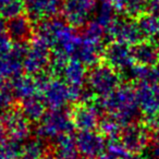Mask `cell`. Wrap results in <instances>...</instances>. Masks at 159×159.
I'll return each instance as SVG.
<instances>
[{"label":"cell","instance_id":"obj_1","mask_svg":"<svg viewBox=\"0 0 159 159\" xmlns=\"http://www.w3.org/2000/svg\"><path fill=\"white\" fill-rule=\"evenodd\" d=\"M102 111L108 112V116L115 118L122 126L135 122L139 116L136 91L130 85L119 86L111 94L94 100Z\"/></svg>","mask_w":159,"mask_h":159},{"label":"cell","instance_id":"obj_2","mask_svg":"<svg viewBox=\"0 0 159 159\" xmlns=\"http://www.w3.org/2000/svg\"><path fill=\"white\" fill-rule=\"evenodd\" d=\"M73 128L72 115L64 109H50L39 121L36 132L40 139L55 141L62 135L70 134Z\"/></svg>","mask_w":159,"mask_h":159},{"label":"cell","instance_id":"obj_3","mask_svg":"<svg viewBox=\"0 0 159 159\" xmlns=\"http://www.w3.org/2000/svg\"><path fill=\"white\" fill-rule=\"evenodd\" d=\"M121 75L109 64H96L87 74L89 86L98 97L111 94L119 87Z\"/></svg>","mask_w":159,"mask_h":159},{"label":"cell","instance_id":"obj_4","mask_svg":"<svg viewBox=\"0 0 159 159\" xmlns=\"http://www.w3.org/2000/svg\"><path fill=\"white\" fill-rule=\"evenodd\" d=\"M29 46L26 43L13 44L8 52L0 55V81L19 76L24 70V59Z\"/></svg>","mask_w":159,"mask_h":159},{"label":"cell","instance_id":"obj_5","mask_svg":"<svg viewBox=\"0 0 159 159\" xmlns=\"http://www.w3.org/2000/svg\"><path fill=\"white\" fill-rule=\"evenodd\" d=\"M49 48L50 46L42 38L36 37L32 40L24 59V70L27 74L36 75L46 70L51 60Z\"/></svg>","mask_w":159,"mask_h":159},{"label":"cell","instance_id":"obj_6","mask_svg":"<svg viewBox=\"0 0 159 159\" xmlns=\"http://www.w3.org/2000/svg\"><path fill=\"white\" fill-rule=\"evenodd\" d=\"M96 0H63L61 11L68 24L72 27H83L93 14Z\"/></svg>","mask_w":159,"mask_h":159},{"label":"cell","instance_id":"obj_7","mask_svg":"<svg viewBox=\"0 0 159 159\" xmlns=\"http://www.w3.org/2000/svg\"><path fill=\"white\" fill-rule=\"evenodd\" d=\"M43 100L50 109H64L68 104H72L71 87L63 80L51 79L42 89Z\"/></svg>","mask_w":159,"mask_h":159},{"label":"cell","instance_id":"obj_8","mask_svg":"<svg viewBox=\"0 0 159 159\" xmlns=\"http://www.w3.org/2000/svg\"><path fill=\"white\" fill-rule=\"evenodd\" d=\"M150 133L148 126L137 122L124 126L120 134V139L130 154L139 155L148 147L150 142Z\"/></svg>","mask_w":159,"mask_h":159},{"label":"cell","instance_id":"obj_9","mask_svg":"<svg viewBox=\"0 0 159 159\" xmlns=\"http://www.w3.org/2000/svg\"><path fill=\"white\" fill-rule=\"evenodd\" d=\"M107 33L113 42L123 43L129 46L137 44L144 37L137 21L135 22L126 18L116 19L115 22L107 29Z\"/></svg>","mask_w":159,"mask_h":159},{"label":"cell","instance_id":"obj_10","mask_svg":"<svg viewBox=\"0 0 159 159\" xmlns=\"http://www.w3.org/2000/svg\"><path fill=\"white\" fill-rule=\"evenodd\" d=\"M2 125L9 139L22 143L29 139L31 135V121L25 117L21 110L10 109L5 112Z\"/></svg>","mask_w":159,"mask_h":159},{"label":"cell","instance_id":"obj_11","mask_svg":"<svg viewBox=\"0 0 159 159\" xmlns=\"http://www.w3.org/2000/svg\"><path fill=\"white\" fill-rule=\"evenodd\" d=\"M75 142L79 152L86 159L99 157L107 146L104 135L95 131H80L75 136Z\"/></svg>","mask_w":159,"mask_h":159},{"label":"cell","instance_id":"obj_12","mask_svg":"<svg viewBox=\"0 0 159 159\" xmlns=\"http://www.w3.org/2000/svg\"><path fill=\"white\" fill-rule=\"evenodd\" d=\"M100 110L94 102H82L72 111L74 128L80 131H94L100 123Z\"/></svg>","mask_w":159,"mask_h":159},{"label":"cell","instance_id":"obj_13","mask_svg":"<svg viewBox=\"0 0 159 159\" xmlns=\"http://www.w3.org/2000/svg\"><path fill=\"white\" fill-rule=\"evenodd\" d=\"M104 58L107 64L120 73L135 63L132 55V47L123 43L113 42L104 49Z\"/></svg>","mask_w":159,"mask_h":159},{"label":"cell","instance_id":"obj_14","mask_svg":"<svg viewBox=\"0 0 159 159\" xmlns=\"http://www.w3.org/2000/svg\"><path fill=\"white\" fill-rule=\"evenodd\" d=\"M136 91L139 110L146 119L159 113V89L150 82L139 83Z\"/></svg>","mask_w":159,"mask_h":159},{"label":"cell","instance_id":"obj_15","mask_svg":"<svg viewBox=\"0 0 159 159\" xmlns=\"http://www.w3.org/2000/svg\"><path fill=\"white\" fill-rule=\"evenodd\" d=\"M102 53H104V48L102 43L86 39L82 36L77 42L72 59L82 62L84 66H94L99 61Z\"/></svg>","mask_w":159,"mask_h":159},{"label":"cell","instance_id":"obj_16","mask_svg":"<svg viewBox=\"0 0 159 159\" xmlns=\"http://www.w3.org/2000/svg\"><path fill=\"white\" fill-rule=\"evenodd\" d=\"M31 19L23 14L9 19L6 23V34L13 44L27 43L33 34Z\"/></svg>","mask_w":159,"mask_h":159},{"label":"cell","instance_id":"obj_17","mask_svg":"<svg viewBox=\"0 0 159 159\" xmlns=\"http://www.w3.org/2000/svg\"><path fill=\"white\" fill-rule=\"evenodd\" d=\"M134 62L147 68L159 64V47L152 40H141L132 46Z\"/></svg>","mask_w":159,"mask_h":159},{"label":"cell","instance_id":"obj_18","mask_svg":"<svg viewBox=\"0 0 159 159\" xmlns=\"http://www.w3.org/2000/svg\"><path fill=\"white\" fill-rule=\"evenodd\" d=\"M61 0H30L25 3L29 18L34 21L52 18L61 9Z\"/></svg>","mask_w":159,"mask_h":159},{"label":"cell","instance_id":"obj_19","mask_svg":"<svg viewBox=\"0 0 159 159\" xmlns=\"http://www.w3.org/2000/svg\"><path fill=\"white\" fill-rule=\"evenodd\" d=\"M10 85L16 99L21 102L37 95V92L39 91L35 77H32L31 75H19L12 80V83Z\"/></svg>","mask_w":159,"mask_h":159},{"label":"cell","instance_id":"obj_20","mask_svg":"<svg viewBox=\"0 0 159 159\" xmlns=\"http://www.w3.org/2000/svg\"><path fill=\"white\" fill-rule=\"evenodd\" d=\"M85 66H84L82 62L75 59L69 60L64 66L60 76H62V80L66 84L73 85V86H83L87 79Z\"/></svg>","mask_w":159,"mask_h":159},{"label":"cell","instance_id":"obj_21","mask_svg":"<svg viewBox=\"0 0 159 159\" xmlns=\"http://www.w3.org/2000/svg\"><path fill=\"white\" fill-rule=\"evenodd\" d=\"M53 144V155L57 159H79L75 137L71 134H66L56 139Z\"/></svg>","mask_w":159,"mask_h":159},{"label":"cell","instance_id":"obj_22","mask_svg":"<svg viewBox=\"0 0 159 159\" xmlns=\"http://www.w3.org/2000/svg\"><path fill=\"white\" fill-rule=\"evenodd\" d=\"M117 8L111 0H100L99 2H96L94 8L93 16L94 20L108 29L117 19Z\"/></svg>","mask_w":159,"mask_h":159},{"label":"cell","instance_id":"obj_23","mask_svg":"<svg viewBox=\"0 0 159 159\" xmlns=\"http://www.w3.org/2000/svg\"><path fill=\"white\" fill-rule=\"evenodd\" d=\"M46 107L47 106L45 105L43 98L35 95L27 99L22 100L20 110L31 122H38L42 120V118L46 113L45 111Z\"/></svg>","mask_w":159,"mask_h":159},{"label":"cell","instance_id":"obj_24","mask_svg":"<svg viewBox=\"0 0 159 159\" xmlns=\"http://www.w3.org/2000/svg\"><path fill=\"white\" fill-rule=\"evenodd\" d=\"M46 152V146L43 139H27L22 146L21 155L19 159H43Z\"/></svg>","mask_w":159,"mask_h":159},{"label":"cell","instance_id":"obj_25","mask_svg":"<svg viewBox=\"0 0 159 159\" xmlns=\"http://www.w3.org/2000/svg\"><path fill=\"white\" fill-rule=\"evenodd\" d=\"M137 24L144 37L154 40L159 36V19L150 13L142 14L139 16Z\"/></svg>","mask_w":159,"mask_h":159},{"label":"cell","instance_id":"obj_26","mask_svg":"<svg viewBox=\"0 0 159 159\" xmlns=\"http://www.w3.org/2000/svg\"><path fill=\"white\" fill-rule=\"evenodd\" d=\"M113 3L118 10H122L129 16L135 18L142 16L147 9L148 0H115Z\"/></svg>","mask_w":159,"mask_h":159},{"label":"cell","instance_id":"obj_27","mask_svg":"<svg viewBox=\"0 0 159 159\" xmlns=\"http://www.w3.org/2000/svg\"><path fill=\"white\" fill-rule=\"evenodd\" d=\"M100 133L109 139H118L122 132V125L111 116L104 118L99 123Z\"/></svg>","mask_w":159,"mask_h":159},{"label":"cell","instance_id":"obj_28","mask_svg":"<svg viewBox=\"0 0 159 159\" xmlns=\"http://www.w3.org/2000/svg\"><path fill=\"white\" fill-rule=\"evenodd\" d=\"M83 27H84L83 29V37L86 38V39L102 43V40L106 36L107 29L98 22H96L95 20L91 21V22L89 21Z\"/></svg>","mask_w":159,"mask_h":159},{"label":"cell","instance_id":"obj_29","mask_svg":"<svg viewBox=\"0 0 159 159\" xmlns=\"http://www.w3.org/2000/svg\"><path fill=\"white\" fill-rule=\"evenodd\" d=\"M22 146L21 143L12 139L0 142V159H19Z\"/></svg>","mask_w":159,"mask_h":159},{"label":"cell","instance_id":"obj_30","mask_svg":"<svg viewBox=\"0 0 159 159\" xmlns=\"http://www.w3.org/2000/svg\"><path fill=\"white\" fill-rule=\"evenodd\" d=\"M106 154H108L113 159H128L131 155L121 142V139H109L106 146Z\"/></svg>","mask_w":159,"mask_h":159},{"label":"cell","instance_id":"obj_31","mask_svg":"<svg viewBox=\"0 0 159 159\" xmlns=\"http://www.w3.org/2000/svg\"><path fill=\"white\" fill-rule=\"evenodd\" d=\"M25 8L26 7H25V3L23 0H12V1H10V2L2 6L0 14L5 19L9 20V19L21 16Z\"/></svg>","mask_w":159,"mask_h":159},{"label":"cell","instance_id":"obj_32","mask_svg":"<svg viewBox=\"0 0 159 159\" xmlns=\"http://www.w3.org/2000/svg\"><path fill=\"white\" fill-rule=\"evenodd\" d=\"M149 155L154 159H159V132H155L154 136H152L148 145Z\"/></svg>","mask_w":159,"mask_h":159},{"label":"cell","instance_id":"obj_33","mask_svg":"<svg viewBox=\"0 0 159 159\" xmlns=\"http://www.w3.org/2000/svg\"><path fill=\"white\" fill-rule=\"evenodd\" d=\"M11 47H12L11 40L8 37L7 34L0 35V55H3V53L8 52L11 49Z\"/></svg>","mask_w":159,"mask_h":159},{"label":"cell","instance_id":"obj_34","mask_svg":"<svg viewBox=\"0 0 159 159\" xmlns=\"http://www.w3.org/2000/svg\"><path fill=\"white\" fill-rule=\"evenodd\" d=\"M148 13L157 16L159 19V0H148L147 9Z\"/></svg>","mask_w":159,"mask_h":159},{"label":"cell","instance_id":"obj_35","mask_svg":"<svg viewBox=\"0 0 159 159\" xmlns=\"http://www.w3.org/2000/svg\"><path fill=\"white\" fill-rule=\"evenodd\" d=\"M147 82H150L152 84L156 85V86L159 89V64H157L156 66L152 68L149 79H148Z\"/></svg>","mask_w":159,"mask_h":159},{"label":"cell","instance_id":"obj_36","mask_svg":"<svg viewBox=\"0 0 159 159\" xmlns=\"http://www.w3.org/2000/svg\"><path fill=\"white\" fill-rule=\"evenodd\" d=\"M147 126L155 132H159V113L154 117L147 118Z\"/></svg>","mask_w":159,"mask_h":159},{"label":"cell","instance_id":"obj_37","mask_svg":"<svg viewBox=\"0 0 159 159\" xmlns=\"http://www.w3.org/2000/svg\"><path fill=\"white\" fill-rule=\"evenodd\" d=\"M9 139L7 135V132H6L5 128H3L2 124H0V142H3L5 139Z\"/></svg>","mask_w":159,"mask_h":159},{"label":"cell","instance_id":"obj_38","mask_svg":"<svg viewBox=\"0 0 159 159\" xmlns=\"http://www.w3.org/2000/svg\"><path fill=\"white\" fill-rule=\"evenodd\" d=\"M6 34V23L0 19V35Z\"/></svg>","mask_w":159,"mask_h":159},{"label":"cell","instance_id":"obj_39","mask_svg":"<svg viewBox=\"0 0 159 159\" xmlns=\"http://www.w3.org/2000/svg\"><path fill=\"white\" fill-rule=\"evenodd\" d=\"M95 159H113V158H112V157L109 156L108 154H106V152H105V154L100 155L99 157H97V158H95Z\"/></svg>","mask_w":159,"mask_h":159},{"label":"cell","instance_id":"obj_40","mask_svg":"<svg viewBox=\"0 0 159 159\" xmlns=\"http://www.w3.org/2000/svg\"><path fill=\"white\" fill-rule=\"evenodd\" d=\"M43 159H57V158L55 157V155L48 154V155H45V156L43 157Z\"/></svg>","mask_w":159,"mask_h":159},{"label":"cell","instance_id":"obj_41","mask_svg":"<svg viewBox=\"0 0 159 159\" xmlns=\"http://www.w3.org/2000/svg\"><path fill=\"white\" fill-rule=\"evenodd\" d=\"M128 159H146V158H144V157H142V156H139V155H135V156H133V157H129Z\"/></svg>","mask_w":159,"mask_h":159},{"label":"cell","instance_id":"obj_42","mask_svg":"<svg viewBox=\"0 0 159 159\" xmlns=\"http://www.w3.org/2000/svg\"><path fill=\"white\" fill-rule=\"evenodd\" d=\"M23 1H24V3H26L27 1H30V0H23Z\"/></svg>","mask_w":159,"mask_h":159},{"label":"cell","instance_id":"obj_43","mask_svg":"<svg viewBox=\"0 0 159 159\" xmlns=\"http://www.w3.org/2000/svg\"><path fill=\"white\" fill-rule=\"evenodd\" d=\"M1 113H2V112H1V111H0V116H1Z\"/></svg>","mask_w":159,"mask_h":159},{"label":"cell","instance_id":"obj_44","mask_svg":"<svg viewBox=\"0 0 159 159\" xmlns=\"http://www.w3.org/2000/svg\"><path fill=\"white\" fill-rule=\"evenodd\" d=\"M83 159H86V158H83Z\"/></svg>","mask_w":159,"mask_h":159}]
</instances>
